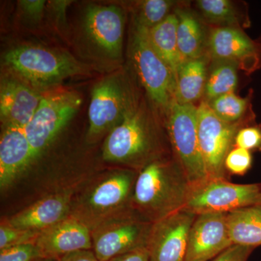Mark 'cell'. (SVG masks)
I'll return each instance as SVG.
<instances>
[{
    "label": "cell",
    "mask_w": 261,
    "mask_h": 261,
    "mask_svg": "<svg viewBox=\"0 0 261 261\" xmlns=\"http://www.w3.org/2000/svg\"><path fill=\"white\" fill-rule=\"evenodd\" d=\"M190 190L181 166L172 153L167 154L139 171L130 208L141 219L154 223L183 208Z\"/></svg>",
    "instance_id": "1"
},
{
    "label": "cell",
    "mask_w": 261,
    "mask_h": 261,
    "mask_svg": "<svg viewBox=\"0 0 261 261\" xmlns=\"http://www.w3.org/2000/svg\"><path fill=\"white\" fill-rule=\"evenodd\" d=\"M171 153L159 128L134 106L121 123L108 133L102 149L106 161L126 165L137 172L154 160Z\"/></svg>",
    "instance_id": "2"
},
{
    "label": "cell",
    "mask_w": 261,
    "mask_h": 261,
    "mask_svg": "<svg viewBox=\"0 0 261 261\" xmlns=\"http://www.w3.org/2000/svg\"><path fill=\"white\" fill-rule=\"evenodd\" d=\"M4 61L17 75L36 87H49L86 73L84 65L68 53L40 46L13 48L5 55Z\"/></svg>",
    "instance_id": "3"
},
{
    "label": "cell",
    "mask_w": 261,
    "mask_h": 261,
    "mask_svg": "<svg viewBox=\"0 0 261 261\" xmlns=\"http://www.w3.org/2000/svg\"><path fill=\"white\" fill-rule=\"evenodd\" d=\"M168 111L166 130L171 152L191 187L195 186L207 178L199 143L197 107L174 101Z\"/></svg>",
    "instance_id": "4"
},
{
    "label": "cell",
    "mask_w": 261,
    "mask_h": 261,
    "mask_svg": "<svg viewBox=\"0 0 261 261\" xmlns=\"http://www.w3.org/2000/svg\"><path fill=\"white\" fill-rule=\"evenodd\" d=\"M138 172L118 170L99 178L82 197L80 215L75 216L92 227L117 215L132 211L130 199Z\"/></svg>",
    "instance_id": "5"
},
{
    "label": "cell",
    "mask_w": 261,
    "mask_h": 261,
    "mask_svg": "<svg viewBox=\"0 0 261 261\" xmlns=\"http://www.w3.org/2000/svg\"><path fill=\"white\" fill-rule=\"evenodd\" d=\"M80 94L56 91L42 95L39 107L24 128L34 160L49 147L82 106Z\"/></svg>",
    "instance_id": "6"
},
{
    "label": "cell",
    "mask_w": 261,
    "mask_h": 261,
    "mask_svg": "<svg viewBox=\"0 0 261 261\" xmlns=\"http://www.w3.org/2000/svg\"><path fill=\"white\" fill-rule=\"evenodd\" d=\"M130 51L137 74L149 97L158 106L169 109L175 101L176 78L152 47L149 29L135 23Z\"/></svg>",
    "instance_id": "7"
},
{
    "label": "cell",
    "mask_w": 261,
    "mask_h": 261,
    "mask_svg": "<svg viewBox=\"0 0 261 261\" xmlns=\"http://www.w3.org/2000/svg\"><path fill=\"white\" fill-rule=\"evenodd\" d=\"M152 223L128 211L104 220L91 228L92 249L98 260L109 261L147 246Z\"/></svg>",
    "instance_id": "8"
},
{
    "label": "cell",
    "mask_w": 261,
    "mask_h": 261,
    "mask_svg": "<svg viewBox=\"0 0 261 261\" xmlns=\"http://www.w3.org/2000/svg\"><path fill=\"white\" fill-rule=\"evenodd\" d=\"M259 184L238 185L228 178H211L191 187L183 207L195 215L228 214L257 205Z\"/></svg>",
    "instance_id": "9"
},
{
    "label": "cell",
    "mask_w": 261,
    "mask_h": 261,
    "mask_svg": "<svg viewBox=\"0 0 261 261\" xmlns=\"http://www.w3.org/2000/svg\"><path fill=\"white\" fill-rule=\"evenodd\" d=\"M129 90L121 77H106L94 86L89 106L87 138L95 141L121 123L133 108Z\"/></svg>",
    "instance_id": "10"
},
{
    "label": "cell",
    "mask_w": 261,
    "mask_h": 261,
    "mask_svg": "<svg viewBox=\"0 0 261 261\" xmlns=\"http://www.w3.org/2000/svg\"><path fill=\"white\" fill-rule=\"evenodd\" d=\"M197 126L201 153L207 178H228L224 161L233 147L240 125L231 124L220 119L206 102L197 107Z\"/></svg>",
    "instance_id": "11"
},
{
    "label": "cell",
    "mask_w": 261,
    "mask_h": 261,
    "mask_svg": "<svg viewBox=\"0 0 261 261\" xmlns=\"http://www.w3.org/2000/svg\"><path fill=\"white\" fill-rule=\"evenodd\" d=\"M196 216L182 208L152 223L146 246L150 261H185Z\"/></svg>",
    "instance_id": "12"
},
{
    "label": "cell",
    "mask_w": 261,
    "mask_h": 261,
    "mask_svg": "<svg viewBox=\"0 0 261 261\" xmlns=\"http://www.w3.org/2000/svg\"><path fill=\"white\" fill-rule=\"evenodd\" d=\"M124 13L116 5H91L84 14V28L94 45L114 61L122 58Z\"/></svg>",
    "instance_id": "13"
},
{
    "label": "cell",
    "mask_w": 261,
    "mask_h": 261,
    "mask_svg": "<svg viewBox=\"0 0 261 261\" xmlns=\"http://www.w3.org/2000/svg\"><path fill=\"white\" fill-rule=\"evenodd\" d=\"M227 214L196 216L190 235L185 261H210L232 245L227 226Z\"/></svg>",
    "instance_id": "14"
},
{
    "label": "cell",
    "mask_w": 261,
    "mask_h": 261,
    "mask_svg": "<svg viewBox=\"0 0 261 261\" xmlns=\"http://www.w3.org/2000/svg\"><path fill=\"white\" fill-rule=\"evenodd\" d=\"M43 257L61 258L67 254L92 248L91 228L73 215L43 230L35 242Z\"/></svg>",
    "instance_id": "15"
},
{
    "label": "cell",
    "mask_w": 261,
    "mask_h": 261,
    "mask_svg": "<svg viewBox=\"0 0 261 261\" xmlns=\"http://www.w3.org/2000/svg\"><path fill=\"white\" fill-rule=\"evenodd\" d=\"M42 95L18 80L6 78L0 87V117L4 127L25 128L39 107Z\"/></svg>",
    "instance_id": "16"
},
{
    "label": "cell",
    "mask_w": 261,
    "mask_h": 261,
    "mask_svg": "<svg viewBox=\"0 0 261 261\" xmlns=\"http://www.w3.org/2000/svg\"><path fill=\"white\" fill-rule=\"evenodd\" d=\"M72 192H58L44 197L6 219L19 228L42 231L69 216Z\"/></svg>",
    "instance_id": "17"
},
{
    "label": "cell",
    "mask_w": 261,
    "mask_h": 261,
    "mask_svg": "<svg viewBox=\"0 0 261 261\" xmlns=\"http://www.w3.org/2000/svg\"><path fill=\"white\" fill-rule=\"evenodd\" d=\"M32 147L23 128L5 127L0 140V187L11 186L34 161Z\"/></svg>",
    "instance_id": "18"
},
{
    "label": "cell",
    "mask_w": 261,
    "mask_h": 261,
    "mask_svg": "<svg viewBox=\"0 0 261 261\" xmlns=\"http://www.w3.org/2000/svg\"><path fill=\"white\" fill-rule=\"evenodd\" d=\"M208 49L216 61L238 63L256 55L253 43L243 32L233 27H219L211 32Z\"/></svg>",
    "instance_id": "19"
},
{
    "label": "cell",
    "mask_w": 261,
    "mask_h": 261,
    "mask_svg": "<svg viewBox=\"0 0 261 261\" xmlns=\"http://www.w3.org/2000/svg\"><path fill=\"white\" fill-rule=\"evenodd\" d=\"M207 78V61L204 57L184 61L176 74L175 101L194 104L205 93Z\"/></svg>",
    "instance_id": "20"
},
{
    "label": "cell",
    "mask_w": 261,
    "mask_h": 261,
    "mask_svg": "<svg viewBox=\"0 0 261 261\" xmlns=\"http://www.w3.org/2000/svg\"><path fill=\"white\" fill-rule=\"evenodd\" d=\"M178 18L171 13L163 21L149 29V38L154 50L169 67L175 78L184 60L178 49Z\"/></svg>",
    "instance_id": "21"
},
{
    "label": "cell",
    "mask_w": 261,
    "mask_h": 261,
    "mask_svg": "<svg viewBox=\"0 0 261 261\" xmlns=\"http://www.w3.org/2000/svg\"><path fill=\"white\" fill-rule=\"evenodd\" d=\"M233 245L255 247L261 245V208L250 206L229 213L226 216Z\"/></svg>",
    "instance_id": "22"
},
{
    "label": "cell",
    "mask_w": 261,
    "mask_h": 261,
    "mask_svg": "<svg viewBox=\"0 0 261 261\" xmlns=\"http://www.w3.org/2000/svg\"><path fill=\"white\" fill-rule=\"evenodd\" d=\"M178 49L184 61L203 57L205 34L200 22L190 12L176 11Z\"/></svg>",
    "instance_id": "23"
},
{
    "label": "cell",
    "mask_w": 261,
    "mask_h": 261,
    "mask_svg": "<svg viewBox=\"0 0 261 261\" xmlns=\"http://www.w3.org/2000/svg\"><path fill=\"white\" fill-rule=\"evenodd\" d=\"M238 63L229 61H217L207 75L205 94L207 102L234 92L238 82Z\"/></svg>",
    "instance_id": "24"
},
{
    "label": "cell",
    "mask_w": 261,
    "mask_h": 261,
    "mask_svg": "<svg viewBox=\"0 0 261 261\" xmlns=\"http://www.w3.org/2000/svg\"><path fill=\"white\" fill-rule=\"evenodd\" d=\"M174 2L145 0L137 2L135 8V23L147 29L153 28L171 14Z\"/></svg>",
    "instance_id": "25"
},
{
    "label": "cell",
    "mask_w": 261,
    "mask_h": 261,
    "mask_svg": "<svg viewBox=\"0 0 261 261\" xmlns=\"http://www.w3.org/2000/svg\"><path fill=\"white\" fill-rule=\"evenodd\" d=\"M207 103L220 119L231 124L239 125V121L246 111L248 99L239 97L234 92H230Z\"/></svg>",
    "instance_id": "26"
},
{
    "label": "cell",
    "mask_w": 261,
    "mask_h": 261,
    "mask_svg": "<svg viewBox=\"0 0 261 261\" xmlns=\"http://www.w3.org/2000/svg\"><path fill=\"white\" fill-rule=\"evenodd\" d=\"M197 6L204 18L211 23L228 25L238 20L236 9L228 0H199Z\"/></svg>",
    "instance_id": "27"
},
{
    "label": "cell",
    "mask_w": 261,
    "mask_h": 261,
    "mask_svg": "<svg viewBox=\"0 0 261 261\" xmlns=\"http://www.w3.org/2000/svg\"><path fill=\"white\" fill-rule=\"evenodd\" d=\"M39 233L40 231L14 227L6 219L3 220L0 225V250L24 244H35Z\"/></svg>",
    "instance_id": "28"
},
{
    "label": "cell",
    "mask_w": 261,
    "mask_h": 261,
    "mask_svg": "<svg viewBox=\"0 0 261 261\" xmlns=\"http://www.w3.org/2000/svg\"><path fill=\"white\" fill-rule=\"evenodd\" d=\"M251 152L247 149L233 147L224 161V168L228 176H244L252 167Z\"/></svg>",
    "instance_id": "29"
},
{
    "label": "cell",
    "mask_w": 261,
    "mask_h": 261,
    "mask_svg": "<svg viewBox=\"0 0 261 261\" xmlns=\"http://www.w3.org/2000/svg\"><path fill=\"white\" fill-rule=\"evenodd\" d=\"M233 147H240L250 151L261 152V127H241L235 136Z\"/></svg>",
    "instance_id": "30"
},
{
    "label": "cell",
    "mask_w": 261,
    "mask_h": 261,
    "mask_svg": "<svg viewBox=\"0 0 261 261\" xmlns=\"http://www.w3.org/2000/svg\"><path fill=\"white\" fill-rule=\"evenodd\" d=\"M34 243L24 244L0 250V261H34L40 257Z\"/></svg>",
    "instance_id": "31"
},
{
    "label": "cell",
    "mask_w": 261,
    "mask_h": 261,
    "mask_svg": "<svg viewBox=\"0 0 261 261\" xmlns=\"http://www.w3.org/2000/svg\"><path fill=\"white\" fill-rule=\"evenodd\" d=\"M254 247L232 245L211 261H247Z\"/></svg>",
    "instance_id": "32"
},
{
    "label": "cell",
    "mask_w": 261,
    "mask_h": 261,
    "mask_svg": "<svg viewBox=\"0 0 261 261\" xmlns=\"http://www.w3.org/2000/svg\"><path fill=\"white\" fill-rule=\"evenodd\" d=\"M24 15L34 20H38L42 16L46 1L43 0H22L19 2Z\"/></svg>",
    "instance_id": "33"
},
{
    "label": "cell",
    "mask_w": 261,
    "mask_h": 261,
    "mask_svg": "<svg viewBox=\"0 0 261 261\" xmlns=\"http://www.w3.org/2000/svg\"><path fill=\"white\" fill-rule=\"evenodd\" d=\"M109 261H150V258L147 247H143L113 257Z\"/></svg>",
    "instance_id": "34"
},
{
    "label": "cell",
    "mask_w": 261,
    "mask_h": 261,
    "mask_svg": "<svg viewBox=\"0 0 261 261\" xmlns=\"http://www.w3.org/2000/svg\"><path fill=\"white\" fill-rule=\"evenodd\" d=\"M61 261H99L93 250H84L71 252L61 257Z\"/></svg>",
    "instance_id": "35"
},
{
    "label": "cell",
    "mask_w": 261,
    "mask_h": 261,
    "mask_svg": "<svg viewBox=\"0 0 261 261\" xmlns=\"http://www.w3.org/2000/svg\"><path fill=\"white\" fill-rule=\"evenodd\" d=\"M34 261H61V259L56 258V257H38Z\"/></svg>",
    "instance_id": "36"
},
{
    "label": "cell",
    "mask_w": 261,
    "mask_h": 261,
    "mask_svg": "<svg viewBox=\"0 0 261 261\" xmlns=\"http://www.w3.org/2000/svg\"><path fill=\"white\" fill-rule=\"evenodd\" d=\"M259 184V194H258V200H257V207H260L261 208V183Z\"/></svg>",
    "instance_id": "37"
}]
</instances>
